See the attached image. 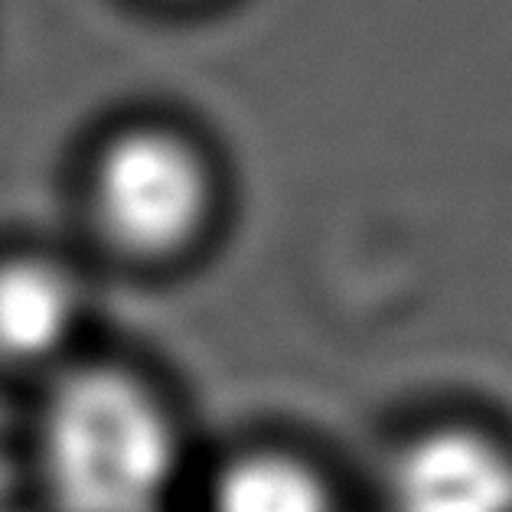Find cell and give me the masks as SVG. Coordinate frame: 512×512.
<instances>
[{
  "label": "cell",
  "mask_w": 512,
  "mask_h": 512,
  "mask_svg": "<svg viewBox=\"0 0 512 512\" xmlns=\"http://www.w3.org/2000/svg\"><path fill=\"white\" fill-rule=\"evenodd\" d=\"M206 170L190 144L167 131H131L108 144L95 173L105 229L131 252H170L199 229Z\"/></svg>",
  "instance_id": "7a4b0ae2"
},
{
  "label": "cell",
  "mask_w": 512,
  "mask_h": 512,
  "mask_svg": "<svg viewBox=\"0 0 512 512\" xmlns=\"http://www.w3.org/2000/svg\"><path fill=\"white\" fill-rule=\"evenodd\" d=\"M46 483L66 512H157L173 483L170 421L134 379L82 369L46 398Z\"/></svg>",
  "instance_id": "6da1fadb"
},
{
  "label": "cell",
  "mask_w": 512,
  "mask_h": 512,
  "mask_svg": "<svg viewBox=\"0 0 512 512\" xmlns=\"http://www.w3.org/2000/svg\"><path fill=\"white\" fill-rule=\"evenodd\" d=\"M212 512H327V493L297 460L261 454L222 473Z\"/></svg>",
  "instance_id": "5b68a950"
},
{
  "label": "cell",
  "mask_w": 512,
  "mask_h": 512,
  "mask_svg": "<svg viewBox=\"0 0 512 512\" xmlns=\"http://www.w3.org/2000/svg\"><path fill=\"white\" fill-rule=\"evenodd\" d=\"M79 294L56 265L14 258L0 265V353L43 359L69 340Z\"/></svg>",
  "instance_id": "277c9868"
},
{
  "label": "cell",
  "mask_w": 512,
  "mask_h": 512,
  "mask_svg": "<svg viewBox=\"0 0 512 512\" xmlns=\"http://www.w3.org/2000/svg\"><path fill=\"white\" fill-rule=\"evenodd\" d=\"M395 512H512V460L480 434L437 431L398 457Z\"/></svg>",
  "instance_id": "3957f363"
}]
</instances>
